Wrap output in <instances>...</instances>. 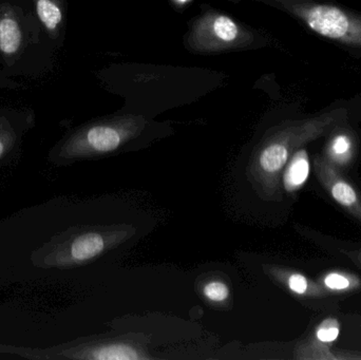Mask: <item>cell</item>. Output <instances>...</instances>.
Returning a JSON list of instances; mask_svg holds the SVG:
<instances>
[{
	"label": "cell",
	"mask_w": 361,
	"mask_h": 360,
	"mask_svg": "<svg viewBox=\"0 0 361 360\" xmlns=\"http://www.w3.org/2000/svg\"><path fill=\"white\" fill-rule=\"evenodd\" d=\"M305 19L311 29L320 35L332 39H355L354 27L355 23L350 17L339 8L331 6H316L307 11Z\"/></svg>",
	"instance_id": "1"
},
{
	"label": "cell",
	"mask_w": 361,
	"mask_h": 360,
	"mask_svg": "<svg viewBox=\"0 0 361 360\" xmlns=\"http://www.w3.org/2000/svg\"><path fill=\"white\" fill-rule=\"evenodd\" d=\"M125 137L126 133L116 127H92L85 135L84 150L93 154H107L118 149Z\"/></svg>",
	"instance_id": "2"
},
{
	"label": "cell",
	"mask_w": 361,
	"mask_h": 360,
	"mask_svg": "<svg viewBox=\"0 0 361 360\" xmlns=\"http://www.w3.org/2000/svg\"><path fill=\"white\" fill-rule=\"evenodd\" d=\"M288 159V149L283 143L275 142L265 146L257 158V175L262 178L273 177L279 173Z\"/></svg>",
	"instance_id": "3"
},
{
	"label": "cell",
	"mask_w": 361,
	"mask_h": 360,
	"mask_svg": "<svg viewBox=\"0 0 361 360\" xmlns=\"http://www.w3.org/2000/svg\"><path fill=\"white\" fill-rule=\"evenodd\" d=\"M106 245H107V240L103 235L99 232H88L73 241L70 253L76 261H86L103 253Z\"/></svg>",
	"instance_id": "4"
},
{
	"label": "cell",
	"mask_w": 361,
	"mask_h": 360,
	"mask_svg": "<svg viewBox=\"0 0 361 360\" xmlns=\"http://www.w3.org/2000/svg\"><path fill=\"white\" fill-rule=\"evenodd\" d=\"M310 173L309 156L305 150H300L290 161L284 173V186L288 192L297 190L307 181Z\"/></svg>",
	"instance_id": "5"
},
{
	"label": "cell",
	"mask_w": 361,
	"mask_h": 360,
	"mask_svg": "<svg viewBox=\"0 0 361 360\" xmlns=\"http://www.w3.org/2000/svg\"><path fill=\"white\" fill-rule=\"evenodd\" d=\"M90 359L97 360H139L146 359V355L130 345L110 344L97 347L91 351Z\"/></svg>",
	"instance_id": "6"
},
{
	"label": "cell",
	"mask_w": 361,
	"mask_h": 360,
	"mask_svg": "<svg viewBox=\"0 0 361 360\" xmlns=\"http://www.w3.org/2000/svg\"><path fill=\"white\" fill-rule=\"evenodd\" d=\"M21 30L14 17L10 15L0 18V51L4 54H14L21 44Z\"/></svg>",
	"instance_id": "7"
},
{
	"label": "cell",
	"mask_w": 361,
	"mask_h": 360,
	"mask_svg": "<svg viewBox=\"0 0 361 360\" xmlns=\"http://www.w3.org/2000/svg\"><path fill=\"white\" fill-rule=\"evenodd\" d=\"M36 12L49 31H54L63 20V12L54 0H36Z\"/></svg>",
	"instance_id": "8"
},
{
	"label": "cell",
	"mask_w": 361,
	"mask_h": 360,
	"mask_svg": "<svg viewBox=\"0 0 361 360\" xmlns=\"http://www.w3.org/2000/svg\"><path fill=\"white\" fill-rule=\"evenodd\" d=\"M212 31L219 39L225 42H233L239 34V29H238V25H235V21L231 20V18L226 16H219L214 21Z\"/></svg>",
	"instance_id": "9"
},
{
	"label": "cell",
	"mask_w": 361,
	"mask_h": 360,
	"mask_svg": "<svg viewBox=\"0 0 361 360\" xmlns=\"http://www.w3.org/2000/svg\"><path fill=\"white\" fill-rule=\"evenodd\" d=\"M203 294L209 302H216V304H222L228 299L229 292L226 283L222 281L214 280L206 283L203 287Z\"/></svg>",
	"instance_id": "10"
},
{
	"label": "cell",
	"mask_w": 361,
	"mask_h": 360,
	"mask_svg": "<svg viewBox=\"0 0 361 360\" xmlns=\"http://www.w3.org/2000/svg\"><path fill=\"white\" fill-rule=\"evenodd\" d=\"M332 196L343 206H352L357 201L355 190L345 182H337L332 187Z\"/></svg>",
	"instance_id": "11"
},
{
	"label": "cell",
	"mask_w": 361,
	"mask_h": 360,
	"mask_svg": "<svg viewBox=\"0 0 361 360\" xmlns=\"http://www.w3.org/2000/svg\"><path fill=\"white\" fill-rule=\"evenodd\" d=\"M339 335V323L334 318H328L320 323L317 329V338L322 342H332Z\"/></svg>",
	"instance_id": "12"
},
{
	"label": "cell",
	"mask_w": 361,
	"mask_h": 360,
	"mask_svg": "<svg viewBox=\"0 0 361 360\" xmlns=\"http://www.w3.org/2000/svg\"><path fill=\"white\" fill-rule=\"evenodd\" d=\"M288 285L290 291L301 295L307 292L309 283H307V278L302 275L293 274L288 277Z\"/></svg>",
	"instance_id": "13"
},
{
	"label": "cell",
	"mask_w": 361,
	"mask_h": 360,
	"mask_svg": "<svg viewBox=\"0 0 361 360\" xmlns=\"http://www.w3.org/2000/svg\"><path fill=\"white\" fill-rule=\"evenodd\" d=\"M326 287L332 290H345L349 287L350 283L345 277L339 274H331L324 280Z\"/></svg>",
	"instance_id": "14"
},
{
	"label": "cell",
	"mask_w": 361,
	"mask_h": 360,
	"mask_svg": "<svg viewBox=\"0 0 361 360\" xmlns=\"http://www.w3.org/2000/svg\"><path fill=\"white\" fill-rule=\"evenodd\" d=\"M350 139L345 135H338L332 144L333 151L336 154H345L350 149Z\"/></svg>",
	"instance_id": "15"
},
{
	"label": "cell",
	"mask_w": 361,
	"mask_h": 360,
	"mask_svg": "<svg viewBox=\"0 0 361 360\" xmlns=\"http://www.w3.org/2000/svg\"><path fill=\"white\" fill-rule=\"evenodd\" d=\"M4 143H2L1 139H0V156H1L2 152H4Z\"/></svg>",
	"instance_id": "16"
},
{
	"label": "cell",
	"mask_w": 361,
	"mask_h": 360,
	"mask_svg": "<svg viewBox=\"0 0 361 360\" xmlns=\"http://www.w3.org/2000/svg\"><path fill=\"white\" fill-rule=\"evenodd\" d=\"M179 1H180V2H185V1H186V0H179Z\"/></svg>",
	"instance_id": "17"
}]
</instances>
